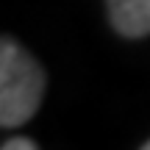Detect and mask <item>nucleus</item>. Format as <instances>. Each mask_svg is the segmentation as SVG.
<instances>
[{
	"label": "nucleus",
	"mask_w": 150,
	"mask_h": 150,
	"mask_svg": "<svg viewBox=\"0 0 150 150\" xmlns=\"http://www.w3.org/2000/svg\"><path fill=\"white\" fill-rule=\"evenodd\" d=\"M0 150H39V145L33 139H28V136H11V139L3 142Z\"/></svg>",
	"instance_id": "7ed1b4c3"
},
{
	"label": "nucleus",
	"mask_w": 150,
	"mask_h": 150,
	"mask_svg": "<svg viewBox=\"0 0 150 150\" xmlns=\"http://www.w3.org/2000/svg\"><path fill=\"white\" fill-rule=\"evenodd\" d=\"M139 150H150V139H147V142H145V145H142Z\"/></svg>",
	"instance_id": "20e7f679"
},
{
	"label": "nucleus",
	"mask_w": 150,
	"mask_h": 150,
	"mask_svg": "<svg viewBox=\"0 0 150 150\" xmlns=\"http://www.w3.org/2000/svg\"><path fill=\"white\" fill-rule=\"evenodd\" d=\"M108 20L125 39L150 36V0H106Z\"/></svg>",
	"instance_id": "f03ea898"
},
{
	"label": "nucleus",
	"mask_w": 150,
	"mask_h": 150,
	"mask_svg": "<svg viewBox=\"0 0 150 150\" xmlns=\"http://www.w3.org/2000/svg\"><path fill=\"white\" fill-rule=\"evenodd\" d=\"M47 86L42 64L17 39L0 42V125L20 128L39 111Z\"/></svg>",
	"instance_id": "f257e3e1"
}]
</instances>
